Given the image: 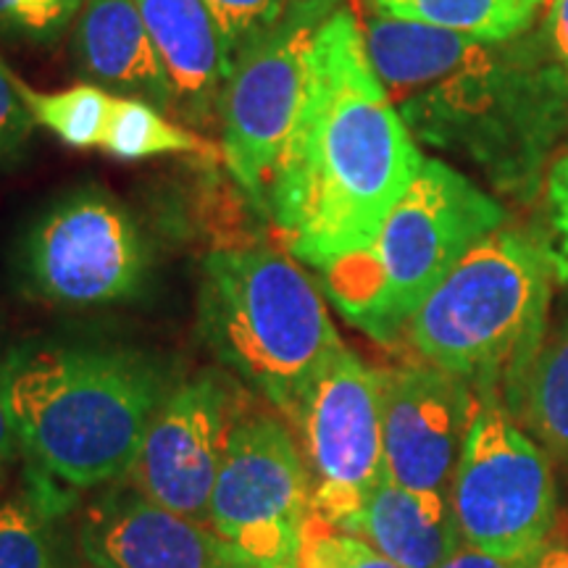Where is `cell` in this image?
Listing matches in <instances>:
<instances>
[{"label":"cell","mask_w":568,"mask_h":568,"mask_svg":"<svg viewBox=\"0 0 568 568\" xmlns=\"http://www.w3.org/2000/svg\"><path fill=\"white\" fill-rule=\"evenodd\" d=\"M422 163L416 138L368 61L361 21L339 6L318 32L264 213L290 255L322 272L372 243Z\"/></svg>","instance_id":"1"},{"label":"cell","mask_w":568,"mask_h":568,"mask_svg":"<svg viewBox=\"0 0 568 568\" xmlns=\"http://www.w3.org/2000/svg\"><path fill=\"white\" fill-rule=\"evenodd\" d=\"M151 355L122 345H24L9 353L19 445L51 479L92 489L124 479L169 395Z\"/></svg>","instance_id":"2"},{"label":"cell","mask_w":568,"mask_h":568,"mask_svg":"<svg viewBox=\"0 0 568 568\" xmlns=\"http://www.w3.org/2000/svg\"><path fill=\"white\" fill-rule=\"evenodd\" d=\"M516 40H479L466 61L393 105L418 142L474 161L500 190L529 193L566 130L568 74Z\"/></svg>","instance_id":"3"},{"label":"cell","mask_w":568,"mask_h":568,"mask_svg":"<svg viewBox=\"0 0 568 568\" xmlns=\"http://www.w3.org/2000/svg\"><path fill=\"white\" fill-rule=\"evenodd\" d=\"M556 280L550 251L500 226L445 274L403 335L422 361L477 382L479 393L503 385L516 414Z\"/></svg>","instance_id":"4"},{"label":"cell","mask_w":568,"mask_h":568,"mask_svg":"<svg viewBox=\"0 0 568 568\" xmlns=\"http://www.w3.org/2000/svg\"><path fill=\"white\" fill-rule=\"evenodd\" d=\"M503 222L506 211L493 195L424 155L376 237L322 268V287L353 326L393 343L445 274Z\"/></svg>","instance_id":"5"},{"label":"cell","mask_w":568,"mask_h":568,"mask_svg":"<svg viewBox=\"0 0 568 568\" xmlns=\"http://www.w3.org/2000/svg\"><path fill=\"white\" fill-rule=\"evenodd\" d=\"M201 332L213 353L282 416L345 343L322 290L272 247H224L203 261Z\"/></svg>","instance_id":"6"},{"label":"cell","mask_w":568,"mask_h":568,"mask_svg":"<svg viewBox=\"0 0 568 568\" xmlns=\"http://www.w3.org/2000/svg\"><path fill=\"white\" fill-rule=\"evenodd\" d=\"M153 251L134 213L88 184L53 197L19 237L13 272L32 301L98 308L142 295Z\"/></svg>","instance_id":"7"},{"label":"cell","mask_w":568,"mask_h":568,"mask_svg":"<svg viewBox=\"0 0 568 568\" xmlns=\"http://www.w3.org/2000/svg\"><path fill=\"white\" fill-rule=\"evenodd\" d=\"M464 545L518 558L539 552L558 518L548 456L510 422L495 393H479L450 485Z\"/></svg>","instance_id":"8"},{"label":"cell","mask_w":568,"mask_h":568,"mask_svg":"<svg viewBox=\"0 0 568 568\" xmlns=\"http://www.w3.org/2000/svg\"><path fill=\"white\" fill-rule=\"evenodd\" d=\"M311 477L301 445L276 416L237 414L211 495L209 527L232 560L301 566Z\"/></svg>","instance_id":"9"},{"label":"cell","mask_w":568,"mask_h":568,"mask_svg":"<svg viewBox=\"0 0 568 568\" xmlns=\"http://www.w3.org/2000/svg\"><path fill=\"white\" fill-rule=\"evenodd\" d=\"M339 6L343 0H295L234 59L219 105L222 148L226 169L258 211L308 88L318 32Z\"/></svg>","instance_id":"10"},{"label":"cell","mask_w":568,"mask_h":568,"mask_svg":"<svg viewBox=\"0 0 568 568\" xmlns=\"http://www.w3.org/2000/svg\"><path fill=\"white\" fill-rule=\"evenodd\" d=\"M311 477V518L339 529L385 477L379 376L343 345L318 368L293 414Z\"/></svg>","instance_id":"11"},{"label":"cell","mask_w":568,"mask_h":568,"mask_svg":"<svg viewBox=\"0 0 568 568\" xmlns=\"http://www.w3.org/2000/svg\"><path fill=\"white\" fill-rule=\"evenodd\" d=\"M240 408L219 374L169 389L126 474L142 495L209 527L211 495Z\"/></svg>","instance_id":"12"},{"label":"cell","mask_w":568,"mask_h":568,"mask_svg":"<svg viewBox=\"0 0 568 568\" xmlns=\"http://www.w3.org/2000/svg\"><path fill=\"white\" fill-rule=\"evenodd\" d=\"M385 471L400 485L450 497L477 395L471 382L432 364L376 372Z\"/></svg>","instance_id":"13"},{"label":"cell","mask_w":568,"mask_h":568,"mask_svg":"<svg viewBox=\"0 0 568 568\" xmlns=\"http://www.w3.org/2000/svg\"><path fill=\"white\" fill-rule=\"evenodd\" d=\"M80 548L92 568H224L230 560L211 527L159 506L130 481L84 510Z\"/></svg>","instance_id":"14"},{"label":"cell","mask_w":568,"mask_h":568,"mask_svg":"<svg viewBox=\"0 0 568 568\" xmlns=\"http://www.w3.org/2000/svg\"><path fill=\"white\" fill-rule=\"evenodd\" d=\"M174 90V113L211 126L230 80L234 55L209 0H134Z\"/></svg>","instance_id":"15"},{"label":"cell","mask_w":568,"mask_h":568,"mask_svg":"<svg viewBox=\"0 0 568 568\" xmlns=\"http://www.w3.org/2000/svg\"><path fill=\"white\" fill-rule=\"evenodd\" d=\"M84 80L174 113V90L134 0H84L71 34Z\"/></svg>","instance_id":"16"},{"label":"cell","mask_w":568,"mask_h":568,"mask_svg":"<svg viewBox=\"0 0 568 568\" xmlns=\"http://www.w3.org/2000/svg\"><path fill=\"white\" fill-rule=\"evenodd\" d=\"M403 568H437L464 545L450 497L410 489L385 471L339 527Z\"/></svg>","instance_id":"17"},{"label":"cell","mask_w":568,"mask_h":568,"mask_svg":"<svg viewBox=\"0 0 568 568\" xmlns=\"http://www.w3.org/2000/svg\"><path fill=\"white\" fill-rule=\"evenodd\" d=\"M389 17L418 21L468 38L506 42L521 38L537 19L542 0H372Z\"/></svg>","instance_id":"18"},{"label":"cell","mask_w":568,"mask_h":568,"mask_svg":"<svg viewBox=\"0 0 568 568\" xmlns=\"http://www.w3.org/2000/svg\"><path fill=\"white\" fill-rule=\"evenodd\" d=\"M518 410L539 439L568 456V316L531 361Z\"/></svg>","instance_id":"19"},{"label":"cell","mask_w":568,"mask_h":568,"mask_svg":"<svg viewBox=\"0 0 568 568\" xmlns=\"http://www.w3.org/2000/svg\"><path fill=\"white\" fill-rule=\"evenodd\" d=\"M103 151L124 161L153 159V155L205 153L209 142L195 132L169 122L161 109L140 98L113 95L109 124L103 134Z\"/></svg>","instance_id":"20"},{"label":"cell","mask_w":568,"mask_h":568,"mask_svg":"<svg viewBox=\"0 0 568 568\" xmlns=\"http://www.w3.org/2000/svg\"><path fill=\"white\" fill-rule=\"evenodd\" d=\"M19 90L34 124L53 132L69 148L88 151V148L103 145L105 124H109L113 103L109 90L84 82L69 90L42 92L30 88L24 80H19Z\"/></svg>","instance_id":"21"},{"label":"cell","mask_w":568,"mask_h":568,"mask_svg":"<svg viewBox=\"0 0 568 568\" xmlns=\"http://www.w3.org/2000/svg\"><path fill=\"white\" fill-rule=\"evenodd\" d=\"M0 568H59L51 518L32 497L0 506Z\"/></svg>","instance_id":"22"},{"label":"cell","mask_w":568,"mask_h":568,"mask_svg":"<svg viewBox=\"0 0 568 568\" xmlns=\"http://www.w3.org/2000/svg\"><path fill=\"white\" fill-rule=\"evenodd\" d=\"M82 6L84 0H0V34L30 45H53Z\"/></svg>","instance_id":"23"},{"label":"cell","mask_w":568,"mask_h":568,"mask_svg":"<svg viewBox=\"0 0 568 568\" xmlns=\"http://www.w3.org/2000/svg\"><path fill=\"white\" fill-rule=\"evenodd\" d=\"M293 3L295 0H209L226 40H230L234 59L261 34L272 30Z\"/></svg>","instance_id":"24"},{"label":"cell","mask_w":568,"mask_h":568,"mask_svg":"<svg viewBox=\"0 0 568 568\" xmlns=\"http://www.w3.org/2000/svg\"><path fill=\"white\" fill-rule=\"evenodd\" d=\"M34 119L19 90V77L0 59V166L24 151L34 130Z\"/></svg>","instance_id":"25"},{"label":"cell","mask_w":568,"mask_h":568,"mask_svg":"<svg viewBox=\"0 0 568 568\" xmlns=\"http://www.w3.org/2000/svg\"><path fill=\"white\" fill-rule=\"evenodd\" d=\"M548 205L552 226V264L560 282H568V153L556 159L548 174Z\"/></svg>","instance_id":"26"},{"label":"cell","mask_w":568,"mask_h":568,"mask_svg":"<svg viewBox=\"0 0 568 568\" xmlns=\"http://www.w3.org/2000/svg\"><path fill=\"white\" fill-rule=\"evenodd\" d=\"M537 556L539 552H531V556L506 558V556H495V552L471 548V545H460V548L437 568H531L535 566Z\"/></svg>","instance_id":"27"},{"label":"cell","mask_w":568,"mask_h":568,"mask_svg":"<svg viewBox=\"0 0 568 568\" xmlns=\"http://www.w3.org/2000/svg\"><path fill=\"white\" fill-rule=\"evenodd\" d=\"M19 437L9 406V355H0V471L13 458Z\"/></svg>","instance_id":"28"},{"label":"cell","mask_w":568,"mask_h":568,"mask_svg":"<svg viewBox=\"0 0 568 568\" xmlns=\"http://www.w3.org/2000/svg\"><path fill=\"white\" fill-rule=\"evenodd\" d=\"M548 45L568 74V0H552L548 11Z\"/></svg>","instance_id":"29"},{"label":"cell","mask_w":568,"mask_h":568,"mask_svg":"<svg viewBox=\"0 0 568 568\" xmlns=\"http://www.w3.org/2000/svg\"><path fill=\"white\" fill-rule=\"evenodd\" d=\"M531 568H568V539L556 545H545Z\"/></svg>","instance_id":"30"},{"label":"cell","mask_w":568,"mask_h":568,"mask_svg":"<svg viewBox=\"0 0 568 568\" xmlns=\"http://www.w3.org/2000/svg\"><path fill=\"white\" fill-rule=\"evenodd\" d=\"M301 568H332V566L318 556H314V552L301 550Z\"/></svg>","instance_id":"31"},{"label":"cell","mask_w":568,"mask_h":568,"mask_svg":"<svg viewBox=\"0 0 568 568\" xmlns=\"http://www.w3.org/2000/svg\"><path fill=\"white\" fill-rule=\"evenodd\" d=\"M224 568H258V566H247V564H237V560H226ZM284 568H301V566H284Z\"/></svg>","instance_id":"32"}]
</instances>
